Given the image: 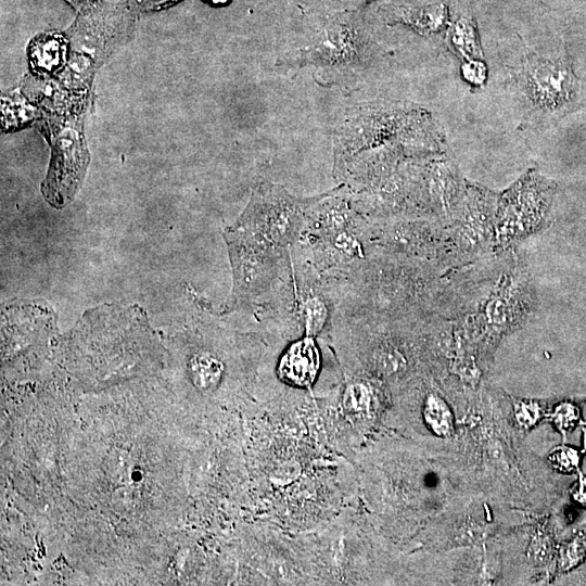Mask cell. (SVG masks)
Returning a JSON list of instances; mask_svg holds the SVG:
<instances>
[{
	"instance_id": "1",
	"label": "cell",
	"mask_w": 586,
	"mask_h": 586,
	"mask_svg": "<svg viewBox=\"0 0 586 586\" xmlns=\"http://www.w3.org/2000/svg\"><path fill=\"white\" fill-rule=\"evenodd\" d=\"M323 279L334 310L344 316L415 324L449 314L445 269L434 262L372 252Z\"/></svg>"
},
{
	"instance_id": "2",
	"label": "cell",
	"mask_w": 586,
	"mask_h": 586,
	"mask_svg": "<svg viewBox=\"0 0 586 586\" xmlns=\"http://www.w3.org/2000/svg\"><path fill=\"white\" fill-rule=\"evenodd\" d=\"M395 143L424 155L445 152L441 130L426 111L399 103L360 105L334 137L333 173L358 154Z\"/></svg>"
},
{
	"instance_id": "3",
	"label": "cell",
	"mask_w": 586,
	"mask_h": 586,
	"mask_svg": "<svg viewBox=\"0 0 586 586\" xmlns=\"http://www.w3.org/2000/svg\"><path fill=\"white\" fill-rule=\"evenodd\" d=\"M224 238L233 283L227 313L246 310L260 317L291 277L290 249L260 243L230 227L225 229Z\"/></svg>"
},
{
	"instance_id": "4",
	"label": "cell",
	"mask_w": 586,
	"mask_h": 586,
	"mask_svg": "<svg viewBox=\"0 0 586 586\" xmlns=\"http://www.w3.org/2000/svg\"><path fill=\"white\" fill-rule=\"evenodd\" d=\"M373 53V42L357 13L336 12L327 15L306 44L286 52L279 63L344 75L362 69Z\"/></svg>"
},
{
	"instance_id": "5",
	"label": "cell",
	"mask_w": 586,
	"mask_h": 586,
	"mask_svg": "<svg viewBox=\"0 0 586 586\" xmlns=\"http://www.w3.org/2000/svg\"><path fill=\"white\" fill-rule=\"evenodd\" d=\"M315 196H295L283 187L256 180L250 200L231 229L260 243L289 250L305 231L307 208Z\"/></svg>"
},
{
	"instance_id": "6",
	"label": "cell",
	"mask_w": 586,
	"mask_h": 586,
	"mask_svg": "<svg viewBox=\"0 0 586 586\" xmlns=\"http://www.w3.org/2000/svg\"><path fill=\"white\" fill-rule=\"evenodd\" d=\"M557 183L531 168L498 193L494 253L515 249L519 242L546 229Z\"/></svg>"
},
{
	"instance_id": "7",
	"label": "cell",
	"mask_w": 586,
	"mask_h": 586,
	"mask_svg": "<svg viewBox=\"0 0 586 586\" xmlns=\"http://www.w3.org/2000/svg\"><path fill=\"white\" fill-rule=\"evenodd\" d=\"M82 95L68 110L54 113L58 118L47 120L52 128V155L41 191L53 207L66 205L76 194L85 176L90 155L86 146L82 122L86 103Z\"/></svg>"
},
{
	"instance_id": "8",
	"label": "cell",
	"mask_w": 586,
	"mask_h": 586,
	"mask_svg": "<svg viewBox=\"0 0 586 586\" xmlns=\"http://www.w3.org/2000/svg\"><path fill=\"white\" fill-rule=\"evenodd\" d=\"M498 193L467 180L464 196L446 226L443 269L458 268L494 254Z\"/></svg>"
},
{
	"instance_id": "9",
	"label": "cell",
	"mask_w": 586,
	"mask_h": 586,
	"mask_svg": "<svg viewBox=\"0 0 586 586\" xmlns=\"http://www.w3.org/2000/svg\"><path fill=\"white\" fill-rule=\"evenodd\" d=\"M513 79L528 106L538 115L552 116L570 111L576 103L581 81L566 58L525 52Z\"/></svg>"
},
{
	"instance_id": "10",
	"label": "cell",
	"mask_w": 586,
	"mask_h": 586,
	"mask_svg": "<svg viewBox=\"0 0 586 586\" xmlns=\"http://www.w3.org/2000/svg\"><path fill=\"white\" fill-rule=\"evenodd\" d=\"M365 240L368 254H385L425 259L442 267L446 227L423 217H393L367 221Z\"/></svg>"
},
{
	"instance_id": "11",
	"label": "cell",
	"mask_w": 586,
	"mask_h": 586,
	"mask_svg": "<svg viewBox=\"0 0 586 586\" xmlns=\"http://www.w3.org/2000/svg\"><path fill=\"white\" fill-rule=\"evenodd\" d=\"M316 337L303 335L286 347L277 366L278 378L294 387L309 388L320 369Z\"/></svg>"
},
{
	"instance_id": "12",
	"label": "cell",
	"mask_w": 586,
	"mask_h": 586,
	"mask_svg": "<svg viewBox=\"0 0 586 586\" xmlns=\"http://www.w3.org/2000/svg\"><path fill=\"white\" fill-rule=\"evenodd\" d=\"M69 41L61 33L46 31L28 44L27 55L31 74L50 76L67 64Z\"/></svg>"
},
{
	"instance_id": "13",
	"label": "cell",
	"mask_w": 586,
	"mask_h": 586,
	"mask_svg": "<svg viewBox=\"0 0 586 586\" xmlns=\"http://www.w3.org/2000/svg\"><path fill=\"white\" fill-rule=\"evenodd\" d=\"M387 21L391 24L406 25L421 35L430 36L447 25V1L424 5H395L387 10Z\"/></svg>"
},
{
	"instance_id": "14",
	"label": "cell",
	"mask_w": 586,
	"mask_h": 586,
	"mask_svg": "<svg viewBox=\"0 0 586 586\" xmlns=\"http://www.w3.org/2000/svg\"><path fill=\"white\" fill-rule=\"evenodd\" d=\"M447 42L462 60L483 59L476 23L471 16H460L449 25Z\"/></svg>"
},
{
	"instance_id": "15",
	"label": "cell",
	"mask_w": 586,
	"mask_h": 586,
	"mask_svg": "<svg viewBox=\"0 0 586 586\" xmlns=\"http://www.w3.org/2000/svg\"><path fill=\"white\" fill-rule=\"evenodd\" d=\"M2 129L5 131L25 127L38 118L40 109L33 105L23 94H2L1 98Z\"/></svg>"
},
{
	"instance_id": "16",
	"label": "cell",
	"mask_w": 586,
	"mask_h": 586,
	"mask_svg": "<svg viewBox=\"0 0 586 586\" xmlns=\"http://www.w3.org/2000/svg\"><path fill=\"white\" fill-rule=\"evenodd\" d=\"M193 383L201 390L208 391L216 387L224 373L222 361L211 352H200L190 362Z\"/></svg>"
},
{
	"instance_id": "17",
	"label": "cell",
	"mask_w": 586,
	"mask_h": 586,
	"mask_svg": "<svg viewBox=\"0 0 586 586\" xmlns=\"http://www.w3.org/2000/svg\"><path fill=\"white\" fill-rule=\"evenodd\" d=\"M423 417L430 430L442 437L454 433V417L446 400L437 393H429L423 407Z\"/></svg>"
},
{
	"instance_id": "18",
	"label": "cell",
	"mask_w": 586,
	"mask_h": 586,
	"mask_svg": "<svg viewBox=\"0 0 586 586\" xmlns=\"http://www.w3.org/2000/svg\"><path fill=\"white\" fill-rule=\"evenodd\" d=\"M586 556V532H579L565 543L560 551L559 565L569 571L578 565Z\"/></svg>"
},
{
	"instance_id": "19",
	"label": "cell",
	"mask_w": 586,
	"mask_h": 586,
	"mask_svg": "<svg viewBox=\"0 0 586 586\" xmlns=\"http://www.w3.org/2000/svg\"><path fill=\"white\" fill-rule=\"evenodd\" d=\"M550 419L557 429L565 435L578 423L581 409L575 403L563 400L553 408Z\"/></svg>"
},
{
	"instance_id": "20",
	"label": "cell",
	"mask_w": 586,
	"mask_h": 586,
	"mask_svg": "<svg viewBox=\"0 0 586 586\" xmlns=\"http://www.w3.org/2000/svg\"><path fill=\"white\" fill-rule=\"evenodd\" d=\"M548 459L556 470L563 473H571L578 470L581 454L573 447L560 445L551 450Z\"/></svg>"
},
{
	"instance_id": "21",
	"label": "cell",
	"mask_w": 586,
	"mask_h": 586,
	"mask_svg": "<svg viewBox=\"0 0 586 586\" xmlns=\"http://www.w3.org/2000/svg\"><path fill=\"white\" fill-rule=\"evenodd\" d=\"M512 407L514 419L523 429L534 426L542 418V408L536 400L513 398Z\"/></svg>"
},
{
	"instance_id": "22",
	"label": "cell",
	"mask_w": 586,
	"mask_h": 586,
	"mask_svg": "<svg viewBox=\"0 0 586 586\" xmlns=\"http://www.w3.org/2000/svg\"><path fill=\"white\" fill-rule=\"evenodd\" d=\"M343 399L347 408L354 411H360L370 404V387L365 382H352L346 386Z\"/></svg>"
},
{
	"instance_id": "23",
	"label": "cell",
	"mask_w": 586,
	"mask_h": 586,
	"mask_svg": "<svg viewBox=\"0 0 586 586\" xmlns=\"http://www.w3.org/2000/svg\"><path fill=\"white\" fill-rule=\"evenodd\" d=\"M461 75L466 81L474 86H481L486 81L487 67L482 59L462 61Z\"/></svg>"
},
{
	"instance_id": "24",
	"label": "cell",
	"mask_w": 586,
	"mask_h": 586,
	"mask_svg": "<svg viewBox=\"0 0 586 586\" xmlns=\"http://www.w3.org/2000/svg\"><path fill=\"white\" fill-rule=\"evenodd\" d=\"M182 0H128L127 4L132 12H152L167 9Z\"/></svg>"
},
{
	"instance_id": "25",
	"label": "cell",
	"mask_w": 586,
	"mask_h": 586,
	"mask_svg": "<svg viewBox=\"0 0 586 586\" xmlns=\"http://www.w3.org/2000/svg\"><path fill=\"white\" fill-rule=\"evenodd\" d=\"M76 11L77 16L87 17L101 10L106 1L102 0H66Z\"/></svg>"
},
{
	"instance_id": "26",
	"label": "cell",
	"mask_w": 586,
	"mask_h": 586,
	"mask_svg": "<svg viewBox=\"0 0 586 586\" xmlns=\"http://www.w3.org/2000/svg\"><path fill=\"white\" fill-rule=\"evenodd\" d=\"M573 498L579 504L586 506V476L578 471V486L573 492Z\"/></svg>"
},
{
	"instance_id": "27",
	"label": "cell",
	"mask_w": 586,
	"mask_h": 586,
	"mask_svg": "<svg viewBox=\"0 0 586 586\" xmlns=\"http://www.w3.org/2000/svg\"><path fill=\"white\" fill-rule=\"evenodd\" d=\"M213 5H224L229 2V0H204Z\"/></svg>"
},
{
	"instance_id": "28",
	"label": "cell",
	"mask_w": 586,
	"mask_h": 586,
	"mask_svg": "<svg viewBox=\"0 0 586 586\" xmlns=\"http://www.w3.org/2000/svg\"><path fill=\"white\" fill-rule=\"evenodd\" d=\"M582 431H583V447H584V451L586 453V424L583 425Z\"/></svg>"
},
{
	"instance_id": "29",
	"label": "cell",
	"mask_w": 586,
	"mask_h": 586,
	"mask_svg": "<svg viewBox=\"0 0 586 586\" xmlns=\"http://www.w3.org/2000/svg\"><path fill=\"white\" fill-rule=\"evenodd\" d=\"M373 1H379V0H362L364 3H370V2H373Z\"/></svg>"
}]
</instances>
